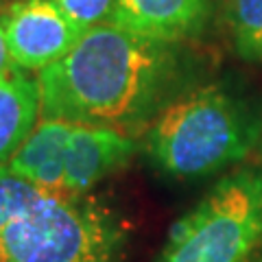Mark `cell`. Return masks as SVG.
Instances as JSON below:
<instances>
[{"mask_svg":"<svg viewBox=\"0 0 262 262\" xmlns=\"http://www.w3.org/2000/svg\"><path fill=\"white\" fill-rule=\"evenodd\" d=\"M225 18L238 57L262 63V0H227Z\"/></svg>","mask_w":262,"mask_h":262,"instance_id":"cell-10","label":"cell"},{"mask_svg":"<svg viewBox=\"0 0 262 262\" xmlns=\"http://www.w3.org/2000/svg\"><path fill=\"white\" fill-rule=\"evenodd\" d=\"M260 151H262V134H260Z\"/></svg>","mask_w":262,"mask_h":262,"instance_id":"cell-15","label":"cell"},{"mask_svg":"<svg viewBox=\"0 0 262 262\" xmlns=\"http://www.w3.org/2000/svg\"><path fill=\"white\" fill-rule=\"evenodd\" d=\"M138 151V138L107 127L75 125L66 144L63 192L88 194L96 184L127 166Z\"/></svg>","mask_w":262,"mask_h":262,"instance_id":"cell-6","label":"cell"},{"mask_svg":"<svg viewBox=\"0 0 262 262\" xmlns=\"http://www.w3.org/2000/svg\"><path fill=\"white\" fill-rule=\"evenodd\" d=\"M260 134L262 122L249 103L208 83L184 90L155 116L144 153L164 177L196 182L245 160Z\"/></svg>","mask_w":262,"mask_h":262,"instance_id":"cell-3","label":"cell"},{"mask_svg":"<svg viewBox=\"0 0 262 262\" xmlns=\"http://www.w3.org/2000/svg\"><path fill=\"white\" fill-rule=\"evenodd\" d=\"M208 15V0H118L112 24L149 39L177 44L196 35Z\"/></svg>","mask_w":262,"mask_h":262,"instance_id":"cell-7","label":"cell"},{"mask_svg":"<svg viewBox=\"0 0 262 262\" xmlns=\"http://www.w3.org/2000/svg\"><path fill=\"white\" fill-rule=\"evenodd\" d=\"M72 127L75 125L66 120L39 118L7 162V168L44 190L63 192V160Z\"/></svg>","mask_w":262,"mask_h":262,"instance_id":"cell-8","label":"cell"},{"mask_svg":"<svg viewBox=\"0 0 262 262\" xmlns=\"http://www.w3.org/2000/svg\"><path fill=\"white\" fill-rule=\"evenodd\" d=\"M35 77L39 118L107 127L138 138L184 92L186 75L175 44L107 22L85 31L68 55Z\"/></svg>","mask_w":262,"mask_h":262,"instance_id":"cell-1","label":"cell"},{"mask_svg":"<svg viewBox=\"0 0 262 262\" xmlns=\"http://www.w3.org/2000/svg\"><path fill=\"white\" fill-rule=\"evenodd\" d=\"M39 120L37 77L18 70L0 79V166L11 160L18 146Z\"/></svg>","mask_w":262,"mask_h":262,"instance_id":"cell-9","label":"cell"},{"mask_svg":"<svg viewBox=\"0 0 262 262\" xmlns=\"http://www.w3.org/2000/svg\"><path fill=\"white\" fill-rule=\"evenodd\" d=\"M129 229L88 194L44 190L0 166V262H125Z\"/></svg>","mask_w":262,"mask_h":262,"instance_id":"cell-2","label":"cell"},{"mask_svg":"<svg viewBox=\"0 0 262 262\" xmlns=\"http://www.w3.org/2000/svg\"><path fill=\"white\" fill-rule=\"evenodd\" d=\"M247 262H262V243L258 245V249L247 258Z\"/></svg>","mask_w":262,"mask_h":262,"instance_id":"cell-13","label":"cell"},{"mask_svg":"<svg viewBox=\"0 0 262 262\" xmlns=\"http://www.w3.org/2000/svg\"><path fill=\"white\" fill-rule=\"evenodd\" d=\"M13 70H15V63L11 59L9 44H7V35H5V27H3V18H0V79H5Z\"/></svg>","mask_w":262,"mask_h":262,"instance_id":"cell-12","label":"cell"},{"mask_svg":"<svg viewBox=\"0 0 262 262\" xmlns=\"http://www.w3.org/2000/svg\"><path fill=\"white\" fill-rule=\"evenodd\" d=\"M262 243V173L238 168L177 219L155 262H247Z\"/></svg>","mask_w":262,"mask_h":262,"instance_id":"cell-4","label":"cell"},{"mask_svg":"<svg viewBox=\"0 0 262 262\" xmlns=\"http://www.w3.org/2000/svg\"><path fill=\"white\" fill-rule=\"evenodd\" d=\"M55 3L85 33L94 27L112 22L118 0H55Z\"/></svg>","mask_w":262,"mask_h":262,"instance_id":"cell-11","label":"cell"},{"mask_svg":"<svg viewBox=\"0 0 262 262\" xmlns=\"http://www.w3.org/2000/svg\"><path fill=\"white\" fill-rule=\"evenodd\" d=\"M13 3V0H0V13H3L5 9H7V7H9Z\"/></svg>","mask_w":262,"mask_h":262,"instance_id":"cell-14","label":"cell"},{"mask_svg":"<svg viewBox=\"0 0 262 262\" xmlns=\"http://www.w3.org/2000/svg\"><path fill=\"white\" fill-rule=\"evenodd\" d=\"M11 59L18 70L37 72L72 51L81 31L55 0H13L0 13Z\"/></svg>","mask_w":262,"mask_h":262,"instance_id":"cell-5","label":"cell"}]
</instances>
